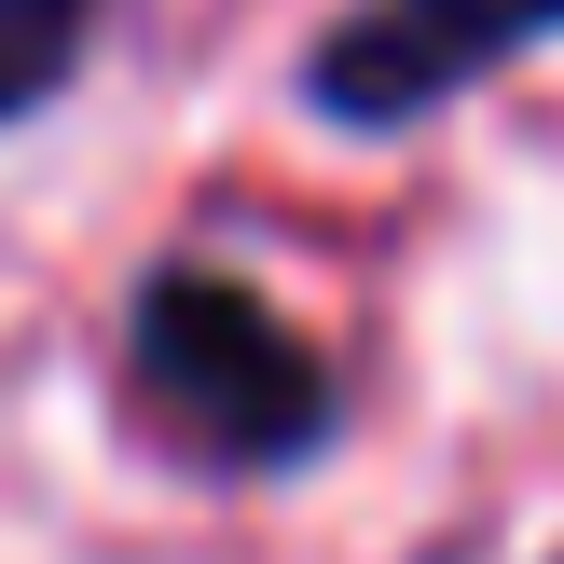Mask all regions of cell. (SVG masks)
I'll return each mask as SVG.
<instances>
[{
	"instance_id": "cell-3",
	"label": "cell",
	"mask_w": 564,
	"mask_h": 564,
	"mask_svg": "<svg viewBox=\"0 0 564 564\" xmlns=\"http://www.w3.org/2000/svg\"><path fill=\"white\" fill-rule=\"evenodd\" d=\"M69 55H83V0H0V124L42 110L69 83Z\"/></svg>"
},
{
	"instance_id": "cell-2",
	"label": "cell",
	"mask_w": 564,
	"mask_h": 564,
	"mask_svg": "<svg viewBox=\"0 0 564 564\" xmlns=\"http://www.w3.org/2000/svg\"><path fill=\"white\" fill-rule=\"evenodd\" d=\"M551 28H564V0H358L317 55V97L358 110V124H400V110L455 97L468 69L551 42Z\"/></svg>"
},
{
	"instance_id": "cell-1",
	"label": "cell",
	"mask_w": 564,
	"mask_h": 564,
	"mask_svg": "<svg viewBox=\"0 0 564 564\" xmlns=\"http://www.w3.org/2000/svg\"><path fill=\"white\" fill-rule=\"evenodd\" d=\"M138 400L180 455L207 468H275L317 441V358L220 275H165L138 303Z\"/></svg>"
}]
</instances>
